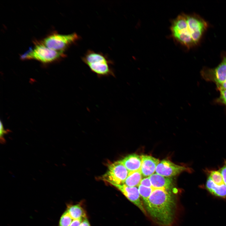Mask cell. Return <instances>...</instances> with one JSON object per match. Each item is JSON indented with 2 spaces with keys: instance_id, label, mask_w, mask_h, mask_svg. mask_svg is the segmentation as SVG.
Wrapping results in <instances>:
<instances>
[{
  "instance_id": "cell-9",
  "label": "cell",
  "mask_w": 226,
  "mask_h": 226,
  "mask_svg": "<svg viewBox=\"0 0 226 226\" xmlns=\"http://www.w3.org/2000/svg\"><path fill=\"white\" fill-rule=\"evenodd\" d=\"M184 171H191V170L189 168L176 165L167 160L160 162L155 170L157 174L169 177L176 175Z\"/></svg>"
},
{
  "instance_id": "cell-15",
  "label": "cell",
  "mask_w": 226,
  "mask_h": 226,
  "mask_svg": "<svg viewBox=\"0 0 226 226\" xmlns=\"http://www.w3.org/2000/svg\"><path fill=\"white\" fill-rule=\"evenodd\" d=\"M66 211L73 220L86 218L85 211L80 204L68 206Z\"/></svg>"
},
{
  "instance_id": "cell-22",
  "label": "cell",
  "mask_w": 226,
  "mask_h": 226,
  "mask_svg": "<svg viewBox=\"0 0 226 226\" xmlns=\"http://www.w3.org/2000/svg\"><path fill=\"white\" fill-rule=\"evenodd\" d=\"M8 131H5L3 127V125L1 121L0 123V141L1 143H5V140L3 137L4 135L8 132Z\"/></svg>"
},
{
  "instance_id": "cell-23",
  "label": "cell",
  "mask_w": 226,
  "mask_h": 226,
  "mask_svg": "<svg viewBox=\"0 0 226 226\" xmlns=\"http://www.w3.org/2000/svg\"><path fill=\"white\" fill-rule=\"evenodd\" d=\"M219 170L223 176L224 183L226 185V161Z\"/></svg>"
},
{
  "instance_id": "cell-17",
  "label": "cell",
  "mask_w": 226,
  "mask_h": 226,
  "mask_svg": "<svg viewBox=\"0 0 226 226\" xmlns=\"http://www.w3.org/2000/svg\"><path fill=\"white\" fill-rule=\"evenodd\" d=\"M138 189L140 196L143 199L144 203H146L153 191V188L145 187L140 185L138 186Z\"/></svg>"
},
{
  "instance_id": "cell-25",
  "label": "cell",
  "mask_w": 226,
  "mask_h": 226,
  "mask_svg": "<svg viewBox=\"0 0 226 226\" xmlns=\"http://www.w3.org/2000/svg\"><path fill=\"white\" fill-rule=\"evenodd\" d=\"M79 226H91L90 223L87 217L84 218Z\"/></svg>"
},
{
  "instance_id": "cell-10",
  "label": "cell",
  "mask_w": 226,
  "mask_h": 226,
  "mask_svg": "<svg viewBox=\"0 0 226 226\" xmlns=\"http://www.w3.org/2000/svg\"><path fill=\"white\" fill-rule=\"evenodd\" d=\"M118 189L130 201L137 206L144 213L145 211L140 199V195L137 187H129L125 184L112 185Z\"/></svg>"
},
{
  "instance_id": "cell-24",
  "label": "cell",
  "mask_w": 226,
  "mask_h": 226,
  "mask_svg": "<svg viewBox=\"0 0 226 226\" xmlns=\"http://www.w3.org/2000/svg\"><path fill=\"white\" fill-rule=\"evenodd\" d=\"M83 219L79 218L73 219L69 226H79Z\"/></svg>"
},
{
  "instance_id": "cell-19",
  "label": "cell",
  "mask_w": 226,
  "mask_h": 226,
  "mask_svg": "<svg viewBox=\"0 0 226 226\" xmlns=\"http://www.w3.org/2000/svg\"><path fill=\"white\" fill-rule=\"evenodd\" d=\"M73 220L66 210L60 218L59 226H69Z\"/></svg>"
},
{
  "instance_id": "cell-3",
  "label": "cell",
  "mask_w": 226,
  "mask_h": 226,
  "mask_svg": "<svg viewBox=\"0 0 226 226\" xmlns=\"http://www.w3.org/2000/svg\"><path fill=\"white\" fill-rule=\"evenodd\" d=\"M170 30L171 36L176 42L188 48L196 45L191 36L186 14L182 13L172 20Z\"/></svg>"
},
{
  "instance_id": "cell-14",
  "label": "cell",
  "mask_w": 226,
  "mask_h": 226,
  "mask_svg": "<svg viewBox=\"0 0 226 226\" xmlns=\"http://www.w3.org/2000/svg\"><path fill=\"white\" fill-rule=\"evenodd\" d=\"M205 187L206 189L214 196L226 198V185H218L214 183L209 176L207 179Z\"/></svg>"
},
{
  "instance_id": "cell-13",
  "label": "cell",
  "mask_w": 226,
  "mask_h": 226,
  "mask_svg": "<svg viewBox=\"0 0 226 226\" xmlns=\"http://www.w3.org/2000/svg\"><path fill=\"white\" fill-rule=\"evenodd\" d=\"M152 187L153 188H164L170 190L173 185V180L157 173L153 174L149 177Z\"/></svg>"
},
{
  "instance_id": "cell-5",
  "label": "cell",
  "mask_w": 226,
  "mask_h": 226,
  "mask_svg": "<svg viewBox=\"0 0 226 226\" xmlns=\"http://www.w3.org/2000/svg\"><path fill=\"white\" fill-rule=\"evenodd\" d=\"M80 38L76 33L67 35L52 33L44 38L41 42L48 48L65 53L67 49Z\"/></svg>"
},
{
  "instance_id": "cell-1",
  "label": "cell",
  "mask_w": 226,
  "mask_h": 226,
  "mask_svg": "<svg viewBox=\"0 0 226 226\" xmlns=\"http://www.w3.org/2000/svg\"><path fill=\"white\" fill-rule=\"evenodd\" d=\"M144 204L148 213L159 224L169 226L172 223L175 203L170 190L153 188L151 195Z\"/></svg>"
},
{
  "instance_id": "cell-21",
  "label": "cell",
  "mask_w": 226,
  "mask_h": 226,
  "mask_svg": "<svg viewBox=\"0 0 226 226\" xmlns=\"http://www.w3.org/2000/svg\"><path fill=\"white\" fill-rule=\"evenodd\" d=\"M140 185L145 187H152V185L149 177H146L142 179Z\"/></svg>"
},
{
  "instance_id": "cell-18",
  "label": "cell",
  "mask_w": 226,
  "mask_h": 226,
  "mask_svg": "<svg viewBox=\"0 0 226 226\" xmlns=\"http://www.w3.org/2000/svg\"><path fill=\"white\" fill-rule=\"evenodd\" d=\"M209 176L215 184L218 185L225 184L223 176L219 170L211 171Z\"/></svg>"
},
{
  "instance_id": "cell-12",
  "label": "cell",
  "mask_w": 226,
  "mask_h": 226,
  "mask_svg": "<svg viewBox=\"0 0 226 226\" xmlns=\"http://www.w3.org/2000/svg\"><path fill=\"white\" fill-rule=\"evenodd\" d=\"M129 172L141 169L142 160L141 156L136 154H132L125 157L120 160Z\"/></svg>"
},
{
  "instance_id": "cell-26",
  "label": "cell",
  "mask_w": 226,
  "mask_h": 226,
  "mask_svg": "<svg viewBox=\"0 0 226 226\" xmlns=\"http://www.w3.org/2000/svg\"><path fill=\"white\" fill-rule=\"evenodd\" d=\"M218 90H226V80L223 83L217 86Z\"/></svg>"
},
{
  "instance_id": "cell-4",
  "label": "cell",
  "mask_w": 226,
  "mask_h": 226,
  "mask_svg": "<svg viewBox=\"0 0 226 226\" xmlns=\"http://www.w3.org/2000/svg\"><path fill=\"white\" fill-rule=\"evenodd\" d=\"M65 53L51 49L41 42L35 43L32 49L21 56L23 60L34 59L47 63L58 60L65 57Z\"/></svg>"
},
{
  "instance_id": "cell-6",
  "label": "cell",
  "mask_w": 226,
  "mask_h": 226,
  "mask_svg": "<svg viewBox=\"0 0 226 226\" xmlns=\"http://www.w3.org/2000/svg\"><path fill=\"white\" fill-rule=\"evenodd\" d=\"M129 171L120 160L110 164L108 170L103 176L104 180L111 184H124Z\"/></svg>"
},
{
  "instance_id": "cell-8",
  "label": "cell",
  "mask_w": 226,
  "mask_h": 226,
  "mask_svg": "<svg viewBox=\"0 0 226 226\" xmlns=\"http://www.w3.org/2000/svg\"><path fill=\"white\" fill-rule=\"evenodd\" d=\"M186 16L191 30L192 39L196 45L200 40L203 33L207 27V23L196 14H186Z\"/></svg>"
},
{
  "instance_id": "cell-20",
  "label": "cell",
  "mask_w": 226,
  "mask_h": 226,
  "mask_svg": "<svg viewBox=\"0 0 226 226\" xmlns=\"http://www.w3.org/2000/svg\"><path fill=\"white\" fill-rule=\"evenodd\" d=\"M219 91L220 92V96L216 99V102L223 105L226 107V90H221Z\"/></svg>"
},
{
  "instance_id": "cell-7",
  "label": "cell",
  "mask_w": 226,
  "mask_h": 226,
  "mask_svg": "<svg viewBox=\"0 0 226 226\" xmlns=\"http://www.w3.org/2000/svg\"><path fill=\"white\" fill-rule=\"evenodd\" d=\"M201 75L206 81L215 83L217 86L226 80V56L216 68H204L201 71Z\"/></svg>"
},
{
  "instance_id": "cell-16",
  "label": "cell",
  "mask_w": 226,
  "mask_h": 226,
  "mask_svg": "<svg viewBox=\"0 0 226 226\" xmlns=\"http://www.w3.org/2000/svg\"><path fill=\"white\" fill-rule=\"evenodd\" d=\"M142 176L140 170L129 172L124 184L129 187L138 186L142 179Z\"/></svg>"
},
{
  "instance_id": "cell-2",
  "label": "cell",
  "mask_w": 226,
  "mask_h": 226,
  "mask_svg": "<svg viewBox=\"0 0 226 226\" xmlns=\"http://www.w3.org/2000/svg\"><path fill=\"white\" fill-rule=\"evenodd\" d=\"M82 60L98 77H115L111 66L112 62L103 53L89 50L82 57Z\"/></svg>"
},
{
  "instance_id": "cell-11",
  "label": "cell",
  "mask_w": 226,
  "mask_h": 226,
  "mask_svg": "<svg viewBox=\"0 0 226 226\" xmlns=\"http://www.w3.org/2000/svg\"><path fill=\"white\" fill-rule=\"evenodd\" d=\"M141 157L142 164L140 170L142 175L149 177L153 174L160 161L158 159L149 155H142Z\"/></svg>"
}]
</instances>
